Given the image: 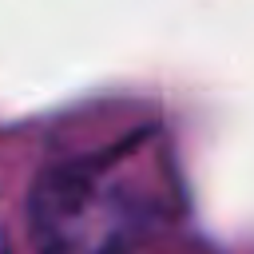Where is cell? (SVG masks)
Segmentation results:
<instances>
[{
    "mask_svg": "<svg viewBox=\"0 0 254 254\" xmlns=\"http://www.w3.org/2000/svg\"><path fill=\"white\" fill-rule=\"evenodd\" d=\"M0 254H12V246H8V234L0 230Z\"/></svg>",
    "mask_w": 254,
    "mask_h": 254,
    "instance_id": "cell-2",
    "label": "cell"
},
{
    "mask_svg": "<svg viewBox=\"0 0 254 254\" xmlns=\"http://www.w3.org/2000/svg\"><path fill=\"white\" fill-rule=\"evenodd\" d=\"M28 226L40 254H127L155 226V198L119 159H71L36 179Z\"/></svg>",
    "mask_w": 254,
    "mask_h": 254,
    "instance_id": "cell-1",
    "label": "cell"
}]
</instances>
